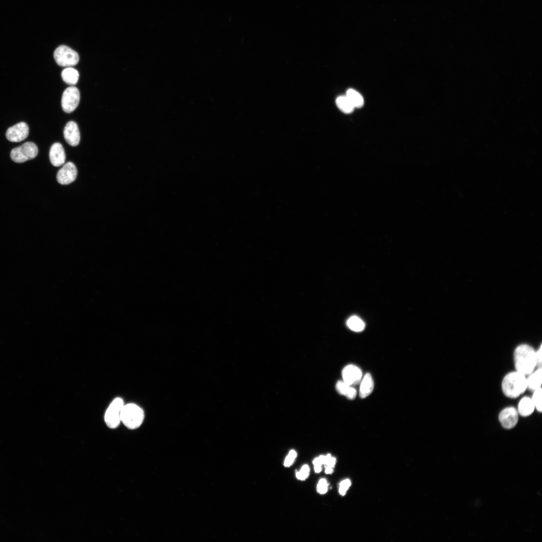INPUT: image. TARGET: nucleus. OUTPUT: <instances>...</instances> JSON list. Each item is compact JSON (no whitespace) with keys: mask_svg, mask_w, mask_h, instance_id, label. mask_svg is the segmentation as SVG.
<instances>
[{"mask_svg":"<svg viewBox=\"0 0 542 542\" xmlns=\"http://www.w3.org/2000/svg\"><path fill=\"white\" fill-rule=\"evenodd\" d=\"M124 405L123 400L117 397L111 402L104 416V421L110 429H115L121 422V413Z\"/></svg>","mask_w":542,"mask_h":542,"instance_id":"423d86ee","label":"nucleus"},{"mask_svg":"<svg viewBox=\"0 0 542 542\" xmlns=\"http://www.w3.org/2000/svg\"><path fill=\"white\" fill-rule=\"evenodd\" d=\"M144 419V412L138 405L130 403L124 404L121 413V422L128 429L139 428Z\"/></svg>","mask_w":542,"mask_h":542,"instance_id":"7ed1b4c3","label":"nucleus"},{"mask_svg":"<svg viewBox=\"0 0 542 542\" xmlns=\"http://www.w3.org/2000/svg\"><path fill=\"white\" fill-rule=\"evenodd\" d=\"M346 96L354 108H360L363 106L364 104L363 98L362 95L357 91L353 89H349L346 92Z\"/></svg>","mask_w":542,"mask_h":542,"instance_id":"6ab92c4d","label":"nucleus"},{"mask_svg":"<svg viewBox=\"0 0 542 542\" xmlns=\"http://www.w3.org/2000/svg\"><path fill=\"white\" fill-rule=\"evenodd\" d=\"M336 103L338 107L343 112L349 113L352 112L354 107L351 103L346 96H340L337 97Z\"/></svg>","mask_w":542,"mask_h":542,"instance_id":"aec40b11","label":"nucleus"},{"mask_svg":"<svg viewBox=\"0 0 542 542\" xmlns=\"http://www.w3.org/2000/svg\"><path fill=\"white\" fill-rule=\"evenodd\" d=\"M49 158L51 164L56 167L63 165L66 155L62 145L59 143L53 144L50 149Z\"/></svg>","mask_w":542,"mask_h":542,"instance_id":"ddd939ff","label":"nucleus"},{"mask_svg":"<svg viewBox=\"0 0 542 542\" xmlns=\"http://www.w3.org/2000/svg\"><path fill=\"white\" fill-rule=\"evenodd\" d=\"M350 485L351 482L349 479H346L341 482L339 489V493L341 495H344Z\"/></svg>","mask_w":542,"mask_h":542,"instance_id":"bb28decb","label":"nucleus"},{"mask_svg":"<svg viewBox=\"0 0 542 542\" xmlns=\"http://www.w3.org/2000/svg\"><path fill=\"white\" fill-rule=\"evenodd\" d=\"M336 463V459L334 457H331L330 454H328L325 456V460L324 464L326 466L334 467Z\"/></svg>","mask_w":542,"mask_h":542,"instance_id":"cd10ccee","label":"nucleus"},{"mask_svg":"<svg viewBox=\"0 0 542 542\" xmlns=\"http://www.w3.org/2000/svg\"><path fill=\"white\" fill-rule=\"evenodd\" d=\"M63 133L68 144L72 146H76L79 144L80 135L78 125L75 122L69 121L64 127Z\"/></svg>","mask_w":542,"mask_h":542,"instance_id":"f8f14e48","label":"nucleus"},{"mask_svg":"<svg viewBox=\"0 0 542 542\" xmlns=\"http://www.w3.org/2000/svg\"><path fill=\"white\" fill-rule=\"evenodd\" d=\"M531 398L524 397L521 399L518 405V413L520 416L527 417L530 415L535 409Z\"/></svg>","mask_w":542,"mask_h":542,"instance_id":"2eb2a0df","label":"nucleus"},{"mask_svg":"<svg viewBox=\"0 0 542 542\" xmlns=\"http://www.w3.org/2000/svg\"><path fill=\"white\" fill-rule=\"evenodd\" d=\"M80 101V92L75 86H70L63 92L61 99L63 110L67 113L73 112L77 107Z\"/></svg>","mask_w":542,"mask_h":542,"instance_id":"0eeeda50","label":"nucleus"},{"mask_svg":"<svg viewBox=\"0 0 542 542\" xmlns=\"http://www.w3.org/2000/svg\"><path fill=\"white\" fill-rule=\"evenodd\" d=\"M54 58L57 64L62 67L74 66L79 60L78 53L65 45H61L56 49Z\"/></svg>","mask_w":542,"mask_h":542,"instance_id":"39448f33","label":"nucleus"},{"mask_svg":"<svg viewBox=\"0 0 542 542\" xmlns=\"http://www.w3.org/2000/svg\"><path fill=\"white\" fill-rule=\"evenodd\" d=\"M77 170L75 165L72 162L65 164L57 173V180L62 185H68L73 182L76 178Z\"/></svg>","mask_w":542,"mask_h":542,"instance_id":"1a4fd4ad","label":"nucleus"},{"mask_svg":"<svg viewBox=\"0 0 542 542\" xmlns=\"http://www.w3.org/2000/svg\"><path fill=\"white\" fill-rule=\"evenodd\" d=\"M348 327L352 330L355 332H360L365 327V324L362 320L357 316H352L347 321Z\"/></svg>","mask_w":542,"mask_h":542,"instance_id":"412c9836","label":"nucleus"},{"mask_svg":"<svg viewBox=\"0 0 542 542\" xmlns=\"http://www.w3.org/2000/svg\"><path fill=\"white\" fill-rule=\"evenodd\" d=\"M514 360L516 371L528 375L537 366L536 351L528 345H520L515 349Z\"/></svg>","mask_w":542,"mask_h":542,"instance_id":"f257e3e1","label":"nucleus"},{"mask_svg":"<svg viewBox=\"0 0 542 542\" xmlns=\"http://www.w3.org/2000/svg\"><path fill=\"white\" fill-rule=\"evenodd\" d=\"M536 357L537 366L538 368H541L542 364V348L541 345H540L539 349L536 351Z\"/></svg>","mask_w":542,"mask_h":542,"instance_id":"c85d7f7f","label":"nucleus"},{"mask_svg":"<svg viewBox=\"0 0 542 542\" xmlns=\"http://www.w3.org/2000/svg\"><path fill=\"white\" fill-rule=\"evenodd\" d=\"M374 383L371 374L366 373L363 378L359 389V396L364 398L368 396L373 391Z\"/></svg>","mask_w":542,"mask_h":542,"instance_id":"4468645a","label":"nucleus"},{"mask_svg":"<svg viewBox=\"0 0 542 542\" xmlns=\"http://www.w3.org/2000/svg\"><path fill=\"white\" fill-rule=\"evenodd\" d=\"M333 467L326 466L325 472L326 474H331L333 472Z\"/></svg>","mask_w":542,"mask_h":542,"instance_id":"c756f323","label":"nucleus"},{"mask_svg":"<svg viewBox=\"0 0 542 542\" xmlns=\"http://www.w3.org/2000/svg\"><path fill=\"white\" fill-rule=\"evenodd\" d=\"M310 469L307 465L303 466L300 471L296 472V477L298 479L305 480L309 476Z\"/></svg>","mask_w":542,"mask_h":542,"instance_id":"5701e85b","label":"nucleus"},{"mask_svg":"<svg viewBox=\"0 0 542 542\" xmlns=\"http://www.w3.org/2000/svg\"><path fill=\"white\" fill-rule=\"evenodd\" d=\"M527 388L525 375L517 371L507 374L502 382L503 393L510 398H516Z\"/></svg>","mask_w":542,"mask_h":542,"instance_id":"f03ea898","label":"nucleus"},{"mask_svg":"<svg viewBox=\"0 0 542 542\" xmlns=\"http://www.w3.org/2000/svg\"><path fill=\"white\" fill-rule=\"evenodd\" d=\"M36 145L31 142H26L21 146L13 149L11 152V159L15 162L22 163L34 159L38 155Z\"/></svg>","mask_w":542,"mask_h":542,"instance_id":"20e7f679","label":"nucleus"},{"mask_svg":"<svg viewBox=\"0 0 542 542\" xmlns=\"http://www.w3.org/2000/svg\"><path fill=\"white\" fill-rule=\"evenodd\" d=\"M328 484L325 479L320 480L317 485V491L320 494H324L327 491Z\"/></svg>","mask_w":542,"mask_h":542,"instance_id":"a878e982","label":"nucleus"},{"mask_svg":"<svg viewBox=\"0 0 542 542\" xmlns=\"http://www.w3.org/2000/svg\"><path fill=\"white\" fill-rule=\"evenodd\" d=\"M337 391L341 394L344 395L349 399H354L356 396V389L346 383L343 380L338 381L336 385Z\"/></svg>","mask_w":542,"mask_h":542,"instance_id":"f3484780","label":"nucleus"},{"mask_svg":"<svg viewBox=\"0 0 542 542\" xmlns=\"http://www.w3.org/2000/svg\"><path fill=\"white\" fill-rule=\"evenodd\" d=\"M297 453L296 451L294 450H291L285 460L284 466L285 467L290 466L294 462Z\"/></svg>","mask_w":542,"mask_h":542,"instance_id":"393cba45","label":"nucleus"},{"mask_svg":"<svg viewBox=\"0 0 542 542\" xmlns=\"http://www.w3.org/2000/svg\"><path fill=\"white\" fill-rule=\"evenodd\" d=\"M79 73L77 70L68 67L64 69L61 73V77L63 80L69 85H75L78 82L79 79Z\"/></svg>","mask_w":542,"mask_h":542,"instance_id":"a211bd4d","label":"nucleus"},{"mask_svg":"<svg viewBox=\"0 0 542 542\" xmlns=\"http://www.w3.org/2000/svg\"><path fill=\"white\" fill-rule=\"evenodd\" d=\"M29 134V126L25 122H19L7 130L6 137L12 142H19L26 139Z\"/></svg>","mask_w":542,"mask_h":542,"instance_id":"6e6552de","label":"nucleus"},{"mask_svg":"<svg viewBox=\"0 0 542 542\" xmlns=\"http://www.w3.org/2000/svg\"><path fill=\"white\" fill-rule=\"evenodd\" d=\"M541 397L542 389L541 387L533 390L531 399L534 404L535 408L539 412H541L542 410Z\"/></svg>","mask_w":542,"mask_h":542,"instance_id":"4be33fe9","label":"nucleus"},{"mask_svg":"<svg viewBox=\"0 0 542 542\" xmlns=\"http://www.w3.org/2000/svg\"><path fill=\"white\" fill-rule=\"evenodd\" d=\"M526 378L527 388L532 390L541 387L542 383V369L538 368L528 375Z\"/></svg>","mask_w":542,"mask_h":542,"instance_id":"dca6fc26","label":"nucleus"},{"mask_svg":"<svg viewBox=\"0 0 542 542\" xmlns=\"http://www.w3.org/2000/svg\"><path fill=\"white\" fill-rule=\"evenodd\" d=\"M325 460V456L321 455L319 457L315 458L313 463L314 465L315 471L316 473H319L322 470L321 465L324 464Z\"/></svg>","mask_w":542,"mask_h":542,"instance_id":"b1692460","label":"nucleus"},{"mask_svg":"<svg viewBox=\"0 0 542 542\" xmlns=\"http://www.w3.org/2000/svg\"><path fill=\"white\" fill-rule=\"evenodd\" d=\"M499 420L502 426L506 429L514 428L518 420V413L514 407L509 406L502 410L499 414Z\"/></svg>","mask_w":542,"mask_h":542,"instance_id":"9d476101","label":"nucleus"},{"mask_svg":"<svg viewBox=\"0 0 542 542\" xmlns=\"http://www.w3.org/2000/svg\"><path fill=\"white\" fill-rule=\"evenodd\" d=\"M343 381L349 385L358 384L362 378L361 370L357 366L349 364L346 366L342 372Z\"/></svg>","mask_w":542,"mask_h":542,"instance_id":"9b49d317","label":"nucleus"}]
</instances>
